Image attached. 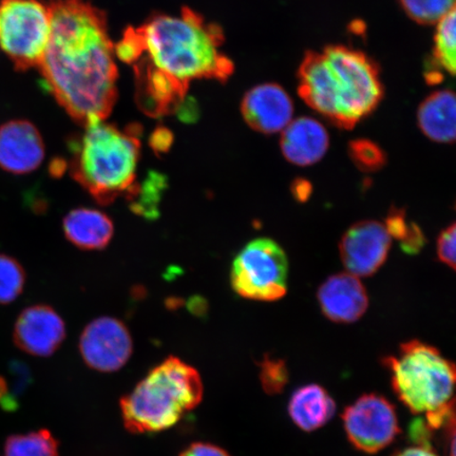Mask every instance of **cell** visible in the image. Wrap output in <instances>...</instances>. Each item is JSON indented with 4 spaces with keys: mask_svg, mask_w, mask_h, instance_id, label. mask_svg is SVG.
<instances>
[{
    "mask_svg": "<svg viewBox=\"0 0 456 456\" xmlns=\"http://www.w3.org/2000/svg\"><path fill=\"white\" fill-rule=\"evenodd\" d=\"M180 456H231L225 450L208 443H193Z\"/></svg>",
    "mask_w": 456,
    "mask_h": 456,
    "instance_id": "cell-30",
    "label": "cell"
},
{
    "mask_svg": "<svg viewBox=\"0 0 456 456\" xmlns=\"http://www.w3.org/2000/svg\"><path fill=\"white\" fill-rule=\"evenodd\" d=\"M62 230L68 241L85 250L104 249L114 233L112 220L100 210L79 208L71 210L64 221Z\"/></svg>",
    "mask_w": 456,
    "mask_h": 456,
    "instance_id": "cell-17",
    "label": "cell"
},
{
    "mask_svg": "<svg viewBox=\"0 0 456 456\" xmlns=\"http://www.w3.org/2000/svg\"><path fill=\"white\" fill-rule=\"evenodd\" d=\"M81 138L70 142V175L96 202L107 205L134 195L141 142L138 128L121 130L93 119Z\"/></svg>",
    "mask_w": 456,
    "mask_h": 456,
    "instance_id": "cell-4",
    "label": "cell"
},
{
    "mask_svg": "<svg viewBox=\"0 0 456 456\" xmlns=\"http://www.w3.org/2000/svg\"><path fill=\"white\" fill-rule=\"evenodd\" d=\"M167 185V179L164 176L151 173L144 183L142 186L138 185L134 195L128 199L131 201V210L147 219L157 218L159 204L161 202L162 192Z\"/></svg>",
    "mask_w": 456,
    "mask_h": 456,
    "instance_id": "cell-22",
    "label": "cell"
},
{
    "mask_svg": "<svg viewBox=\"0 0 456 456\" xmlns=\"http://www.w3.org/2000/svg\"><path fill=\"white\" fill-rule=\"evenodd\" d=\"M330 136L326 127L312 118H299L282 130L281 151L289 162L311 167L326 155Z\"/></svg>",
    "mask_w": 456,
    "mask_h": 456,
    "instance_id": "cell-16",
    "label": "cell"
},
{
    "mask_svg": "<svg viewBox=\"0 0 456 456\" xmlns=\"http://www.w3.org/2000/svg\"><path fill=\"white\" fill-rule=\"evenodd\" d=\"M455 224L444 228L438 236L436 243V253L438 259L442 264L446 265L455 270Z\"/></svg>",
    "mask_w": 456,
    "mask_h": 456,
    "instance_id": "cell-27",
    "label": "cell"
},
{
    "mask_svg": "<svg viewBox=\"0 0 456 456\" xmlns=\"http://www.w3.org/2000/svg\"><path fill=\"white\" fill-rule=\"evenodd\" d=\"M171 144H173V134L167 129H158L151 136V146L157 155L168 152Z\"/></svg>",
    "mask_w": 456,
    "mask_h": 456,
    "instance_id": "cell-31",
    "label": "cell"
},
{
    "mask_svg": "<svg viewBox=\"0 0 456 456\" xmlns=\"http://www.w3.org/2000/svg\"><path fill=\"white\" fill-rule=\"evenodd\" d=\"M298 79L301 99L342 129L354 128L378 108L384 96L375 61L346 45L307 53Z\"/></svg>",
    "mask_w": 456,
    "mask_h": 456,
    "instance_id": "cell-3",
    "label": "cell"
},
{
    "mask_svg": "<svg viewBox=\"0 0 456 456\" xmlns=\"http://www.w3.org/2000/svg\"><path fill=\"white\" fill-rule=\"evenodd\" d=\"M133 347L128 328L113 317L94 319L79 338L84 362L99 372L111 373L122 369L133 354Z\"/></svg>",
    "mask_w": 456,
    "mask_h": 456,
    "instance_id": "cell-10",
    "label": "cell"
},
{
    "mask_svg": "<svg viewBox=\"0 0 456 456\" xmlns=\"http://www.w3.org/2000/svg\"><path fill=\"white\" fill-rule=\"evenodd\" d=\"M289 262L284 250L267 238L250 241L232 262L231 283L241 297L276 301L288 292Z\"/></svg>",
    "mask_w": 456,
    "mask_h": 456,
    "instance_id": "cell-8",
    "label": "cell"
},
{
    "mask_svg": "<svg viewBox=\"0 0 456 456\" xmlns=\"http://www.w3.org/2000/svg\"><path fill=\"white\" fill-rule=\"evenodd\" d=\"M41 64L45 83L77 122L106 119L117 101L118 69L105 16L85 0H53Z\"/></svg>",
    "mask_w": 456,
    "mask_h": 456,
    "instance_id": "cell-1",
    "label": "cell"
},
{
    "mask_svg": "<svg viewBox=\"0 0 456 456\" xmlns=\"http://www.w3.org/2000/svg\"><path fill=\"white\" fill-rule=\"evenodd\" d=\"M349 156L356 167L364 173H374L385 167L386 153L376 142L359 139L349 145Z\"/></svg>",
    "mask_w": 456,
    "mask_h": 456,
    "instance_id": "cell-25",
    "label": "cell"
},
{
    "mask_svg": "<svg viewBox=\"0 0 456 456\" xmlns=\"http://www.w3.org/2000/svg\"><path fill=\"white\" fill-rule=\"evenodd\" d=\"M290 190H292L293 196L297 201L305 202L312 195L313 187L310 182L305 179H296Z\"/></svg>",
    "mask_w": 456,
    "mask_h": 456,
    "instance_id": "cell-32",
    "label": "cell"
},
{
    "mask_svg": "<svg viewBox=\"0 0 456 456\" xmlns=\"http://www.w3.org/2000/svg\"><path fill=\"white\" fill-rule=\"evenodd\" d=\"M41 133L26 119H12L0 126V168L12 175L36 171L45 159Z\"/></svg>",
    "mask_w": 456,
    "mask_h": 456,
    "instance_id": "cell-13",
    "label": "cell"
},
{
    "mask_svg": "<svg viewBox=\"0 0 456 456\" xmlns=\"http://www.w3.org/2000/svg\"><path fill=\"white\" fill-rule=\"evenodd\" d=\"M260 367L262 387L267 395H275L281 393L289 381L287 364L281 359L265 357Z\"/></svg>",
    "mask_w": 456,
    "mask_h": 456,
    "instance_id": "cell-26",
    "label": "cell"
},
{
    "mask_svg": "<svg viewBox=\"0 0 456 456\" xmlns=\"http://www.w3.org/2000/svg\"><path fill=\"white\" fill-rule=\"evenodd\" d=\"M50 175L54 178H60L68 169V162L64 159H54L50 164Z\"/></svg>",
    "mask_w": 456,
    "mask_h": 456,
    "instance_id": "cell-34",
    "label": "cell"
},
{
    "mask_svg": "<svg viewBox=\"0 0 456 456\" xmlns=\"http://www.w3.org/2000/svg\"><path fill=\"white\" fill-rule=\"evenodd\" d=\"M65 338V322L53 307L31 305L17 318L13 339L17 347L28 354L38 357L53 355Z\"/></svg>",
    "mask_w": 456,
    "mask_h": 456,
    "instance_id": "cell-12",
    "label": "cell"
},
{
    "mask_svg": "<svg viewBox=\"0 0 456 456\" xmlns=\"http://www.w3.org/2000/svg\"><path fill=\"white\" fill-rule=\"evenodd\" d=\"M393 456H438L433 450L413 446L401 450Z\"/></svg>",
    "mask_w": 456,
    "mask_h": 456,
    "instance_id": "cell-33",
    "label": "cell"
},
{
    "mask_svg": "<svg viewBox=\"0 0 456 456\" xmlns=\"http://www.w3.org/2000/svg\"><path fill=\"white\" fill-rule=\"evenodd\" d=\"M404 12L420 25L437 24L455 10V0H399Z\"/></svg>",
    "mask_w": 456,
    "mask_h": 456,
    "instance_id": "cell-24",
    "label": "cell"
},
{
    "mask_svg": "<svg viewBox=\"0 0 456 456\" xmlns=\"http://www.w3.org/2000/svg\"><path fill=\"white\" fill-rule=\"evenodd\" d=\"M336 403L328 391L318 385L299 387L289 399V414L301 430L321 429L332 419Z\"/></svg>",
    "mask_w": 456,
    "mask_h": 456,
    "instance_id": "cell-18",
    "label": "cell"
},
{
    "mask_svg": "<svg viewBox=\"0 0 456 456\" xmlns=\"http://www.w3.org/2000/svg\"><path fill=\"white\" fill-rule=\"evenodd\" d=\"M317 298L324 315L338 323L357 322L369 306L366 288L352 273L330 277L319 289Z\"/></svg>",
    "mask_w": 456,
    "mask_h": 456,
    "instance_id": "cell-15",
    "label": "cell"
},
{
    "mask_svg": "<svg viewBox=\"0 0 456 456\" xmlns=\"http://www.w3.org/2000/svg\"><path fill=\"white\" fill-rule=\"evenodd\" d=\"M411 222L407 221V215L403 208H392L386 219V230L391 238L402 241L407 235Z\"/></svg>",
    "mask_w": 456,
    "mask_h": 456,
    "instance_id": "cell-28",
    "label": "cell"
},
{
    "mask_svg": "<svg viewBox=\"0 0 456 456\" xmlns=\"http://www.w3.org/2000/svg\"><path fill=\"white\" fill-rule=\"evenodd\" d=\"M392 238L378 221H361L351 226L339 243L342 264L352 275H374L389 255Z\"/></svg>",
    "mask_w": 456,
    "mask_h": 456,
    "instance_id": "cell-11",
    "label": "cell"
},
{
    "mask_svg": "<svg viewBox=\"0 0 456 456\" xmlns=\"http://www.w3.org/2000/svg\"><path fill=\"white\" fill-rule=\"evenodd\" d=\"M26 272L12 256L0 254V305L12 304L24 292Z\"/></svg>",
    "mask_w": 456,
    "mask_h": 456,
    "instance_id": "cell-23",
    "label": "cell"
},
{
    "mask_svg": "<svg viewBox=\"0 0 456 456\" xmlns=\"http://www.w3.org/2000/svg\"><path fill=\"white\" fill-rule=\"evenodd\" d=\"M384 363L390 370L393 390L414 414L426 415L454 403V364L435 346L409 341Z\"/></svg>",
    "mask_w": 456,
    "mask_h": 456,
    "instance_id": "cell-6",
    "label": "cell"
},
{
    "mask_svg": "<svg viewBox=\"0 0 456 456\" xmlns=\"http://www.w3.org/2000/svg\"><path fill=\"white\" fill-rule=\"evenodd\" d=\"M241 112L250 128L273 134L282 131L293 121L294 104L281 86L262 84L244 95Z\"/></svg>",
    "mask_w": 456,
    "mask_h": 456,
    "instance_id": "cell-14",
    "label": "cell"
},
{
    "mask_svg": "<svg viewBox=\"0 0 456 456\" xmlns=\"http://www.w3.org/2000/svg\"><path fill=\"white\" fill-rule=\"evenodd\" d=\"M50 31L49 5L39 0H0V47L17 69L41 64Z\"/></svg>",
    "mask_w": 456,
    "mask_h": 456,
    "instance_id": "cell-7",
    "label": "cell"
},
{
    "mask_svg": "<svg viewBox=\"0 0 456 456\" xmlns=\"http://www.w3.org/2000/svg\"><path fill=\"white\" fill-rule=\"evenodd\" d=\"M342 421L353 446L369 454L381 452L401 433L395 407L378 395L359 397L346 408Z\"/></svg>",
    "mask_w": 456,
    "mask_h": 456,
    "instance_id": "cell-9",
    "label": "cell"
},
{
    "mask_svg": "<svg viewBox=\"0 0 456 456\" xmlns=\"http://www.w3.org/2000/svg\"><path fill=\"white\" fill-rule=\"evenodd\" d=\"M455 95L450 90L437 91L421 102L418 122L427 138L442 144L455 141Z\"/></svg>",
    "mask_w": 456,
    "mask_h": 456,
    "instance_id": "cell-19",
    "label": "cell"
},
{
    "mask_svg": "<svg viewBox=\"0 0 456 456\" xmlns=\"http://www.w3.org/2000/svg\"><path fill=\"white\" fill-rule=\"evenodd\" d=\"M425 244L426 237L423 230L414 222H411L407 235L401 241L403 252L408 255L419 254L425 247Z\"/></svg>",
    "mask_w": 456,
    "mask_h": 456,
    "instance_id": "cell-29",
    "label": "cell"
},
{
    "mask_svg": "<svg viewBox=\"0 0 456 456\" xmlns=\"http://www.w3.org/2000/svg\"><path fill=\"white\" fill-rule=\"evenodd\" d=\"M455 10L437 22L435 37L436 65L440 70L447 71L454 76L456 68V32Z\"/></svg>",
    "mask_w": 456,
    "mask_h": 456,
    "instance_id": "cell-21",
    "label": "cell"
},
{
    "mask_svg": "<svg viewBox=\"0 0 456 456\" xmlns=\"http://www.w3.org/2000/svg\"><path fill=\"white\" fill-rule=\"evenodd\" d=\"M4 456H60L59 443L48 430L10 436Z\"/></svg>",
    "mask_w": 456,
    "mask_h": 456,
    "instance_id": "cell-20",
    "label": "cell"
},
{
    "mask_svg": "<svg viewBox=\"0 0 456 456\" xmlns=\"http://www.w3.org/2000/svg\"><path fill=\"white\" fill-rule=\"evenodd\" d=\"M138 67L139 87L161 102H181L198 79L224 82L232 62L222 53L224 33L190 9L151 17L126 34Z\"/></svg>",
    "mask_w": 456,
    "mask_h": 456,
    "instance_id": "cell-2",
    "label": "cell"
},
{
    "mask_svg": "<svg viewBox=\"0 0 456 456\" xmlns=\"http://www.w3.org/2000/svg\"><path fill=\"white\" fill-rule=\"evenodd\" d=\"M202 398L203 384L198 370L170 356L121 399L124 425L135 435L167 430Z\"/></svg>",
    "mask_w": 456,
    "mask_h": 456,
    "instance_id": "cell-5",
    "label": "cell"
}]
</instances>
